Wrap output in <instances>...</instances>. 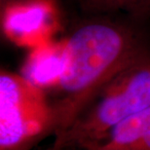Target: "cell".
Returning <instances> with one entry per match:
<instances>
[{"label": "cell", "mask_w": 150, "mask_h": 150, "mask_svg": "<svg viewBox=\"0 0 150 150\" xmlns=\"http://www.w3.org/2000/svg\"><path fill=\"white\" fill-rule=\"evenodd\" d=\"M5 36L30 50L52 41L59 29L56 0H15L4 6L1 16Z\"/></svg>", "instance_id": "4"}, {"label": "cell", "mask_w": 150, "mask_h": 150, "mask_svg": "<svg viewBox=\"0 0 150 150\" xmlns=\"http://www.w3.org/2000/svg\"><path fill=\"white\" fill-rule=\"evenodd\" d=\"M67 64L52 90L55 142L115 77L147 55L137 35L110 23H90L65 39Z\"/></svg>", "instance_id": "1"}, {"label": "cell", "mask_w": 150, "mask_h": 150, "mask_svg": "<svg viewBox=\"0 0 150 150\" xmlns=\"http://www.w3.org/2000/svg\"><path fill=\"white\" fill-rule=\"evenodd\" d=\"M1 1H2V2H3V1H6V0H1Z\"/></svg>", "instance_id": "10"}, {"label": "cell", "mask_w": 150, "mask_h": 150, "mask_svg": "<svg viewBox=\"0 0 150 150\" xmlns=\"http://www.w3.org/2000/svg\"><path fill=\"white\" fill-rule=\"evenodd\" d=\"M67 59L65 39L52 40L30 51L22 74L42 89H51L64 72Z\"/></svg>", "instance_id": "5"}, {"label": "cell", "mask_w": 150, "mask_h": 150, "mask_svg": "<svg viewBox=\"0 0 150 150\" xmlns=\"http://www.w3.org/2000/svg\"><path fill=\"white\" fill-rule=\"evenodd\" d=\"M150 107V56L122 71L81 113L54 150H87L127 117Z\"/></svg>", "instance_id": "2"}, {"label": "cell", "mask_w": 150, "mask_h": 150, "mask_svg": "<svg viewBox=\"0 0 150 150\" xmlns=\"http://www.w3.org/2000/svg\"><path fill=\"white\" fill-rule=\"evenodd\" d=\"M150 124V107L127 117L87 150H131Z\"/></svg>", "instance_id": "6"}, {"label": "cell", "mask_w": 150, "mask_h": 150, "mask_svg": "<svg viewBox=\"0 0 150 150\" xmlns=\"http://www.w3.org/2000/svg\"><path fill=\"white\" fill-rule=\"evenodd\" d=\"M131 150H150V124Z\"/></svg>", "instance_id": "7"}, {"label": "cell", "mask_w": 150, "mask_h": 150, "mask_svg": "<svg viewBox=\"0 0 150 150\" xmlns=\"http://www.w3.org/2000/svg\"><path fill=\"white\" fill-rule=\"evenodd\" d=\"M49 150H54V149H53V148H52V147H51V148H50V149H49Z\"/></svg>", "instance_id": "9"}, {"label": "cell", "mask_w": 150, "mask_h": 150, "mask_svg": "<svg viewBox=\"0 0 150 150\" xmlns=\"http://www.w3.org/2000/svg\"><path fill=\"white\" fill-rule=\"evenodd\" d=\"M125 6L133 8L134 10H144L150 7V0H124Z\"/></svg>", "instance_id": "8"}, {"label": "cell", "mask_w": 150, "mask_h": 150, "mask_svg": "<svg viewBox=\"0 0 150 150\" xmlns=\"http://www.w3.org/2000/svg\"><path fill=\"white\" fill-rule=\"evenodd\" d=\"M54 115L45 90L23 74H0V150H26L53 133Z\"/></svg>", "instance_id": "3"}]
</instances>
